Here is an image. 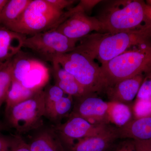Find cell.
Returning <instances> with one entry per match:
<instances>
[{
    "mask_svg": "<svg viewBox=\"0 0 151 151\" xmlns=\"http://www.w3.org/2000/svg\"><path fill=\"white\" fill-rule=\"evenodd\" d=\"M151 23L136 29L116 33H96L80 40L74 50L97 59L101 65L122 54L132 47L150 42Z\"/></svg>",
    "mask_w": 151,
    "mask_h": 151,
    "instance_id": "cell-1",
    "label": "cell"
},
{
    "mask_svg": "<svg viewBox=\"0 0 151 151\" xmlns=\"http://www.w3.org/2000/svg\"><path fill=\"white\" fill-rule=\"evenodd\" d=\"M108 87L139 74L151 73V43L127 50L101 65Z\"/></svg>",
    "mask_w": 151,
    "mask_h": 151,
    "instance_id": "cell-2",
    "label": "cell"
},
{
    "mask_svg": "<svg viewBox=\"0 0 151 151\" xmlns=\"http://www.w3.org/2000/svg\"><path fill=\"white\" fill-rule=\"evenodd\" d=\"M53 61L73 76L86 94L106 91L108 88L101 66L88 55L73 50L59 55Z\"/></svg>",
    "mask_w": 151,
    "mask_h": 151,
    "instance_id": "cell-3",
    "label": "cell"
},
{
    "mask_svg": "<svg viewBox=\"0 0 151 151\" xmlns=\"http://www.w3.org/2000/svg\"><path fill=\"white\" fill-rule=\"evenodd\" d=\"M75 10L60 11L52 6L47 0H32L12 30L32 36L55 29Z\"/></svg>",
    "mask_w": 151,
    "mask_h": 151,
    "instance_id": "cell-4",
    "label": "cell"
},
{
    "mask_svg": "<svg viewBox=\"0 0 151 151\" xmlns=\"http://www.w3.org/2000/svg\"><path fill=\"white\" fill-rule=\"evenodd\" d=\"M122 7L110 8L100 19L103 31L116 33L136 29L150 22L146 15L147 4L143 1L125 2Z\"/></svg>",
    "mask_w": 151,
    "mask_h": 151,
    "instance_id": "cell-5",
    "label": "cell"
},
{
    "mask_svg": "<svg viewBox=\"0 0 151 151\" xmlns=\"http://www.w3.org/2000/svg\"><path fill=\"white\" fill-rule=\"evenodd\" d=\"M6 114L9 127L19 134L39 128L45 116L43 89L15 105Z\"/></svg>",
    "mask_w": 151,
    "mask_h": 151,
    "instance_id": "cell-6",
    "label": "cell"
},
{
    "mask_svg": "<svg viewBox=\"0 0 151 151\" xmlns=\"http://www.w3.org/2000/svg\"><path fill=\"white\" fill-rule=\"evenodd\" d=\"M78 41L68 38L53 29L27 37L23 47L31 50L45 60L52 63L59 55L73 51Z\"/></svg>",
    "mask_w": 151,
    "mask_h": 151,
    "instance_id": "cell-7",
    "label": "cell"
},
{
    "mask_svg": "<svg viewBox=\"0 0 151 151\" xmlns=\"http://www.w3.org/2000/svg\"><path fill=\"white\" fill-rule=\"evenodd\" d=\"M109 126L94 125L81 117L70 116L65 123L56 124L52 129L63 145L69 148L77 141L100 134Z\"/></svg>",
    "mask_w": 151,
    "mask_h": 151,
    "instance_id": "cell-8",
    "label": "cell"
},
{
    "mask_svg": "<svg viewBox=\"0 0 151 151\" xmlns=\"http://www.w3.org/2000/svg\"><path fill=\"white\" fill-rule=\"evenodd\" d=\"M55 29L68 38L78 41L92 32L103 31L100 19L87 15L79 4L70 16Z\"/></svg>",
    "mask_w": 151,
    "mask_h": 151,
    "instance_id": "cell-9",
    "label": "cell"
},
{
    "mask_svg": "<svg viewBox=\"0 0 151 151\" xmlns=\"http://www.w3.org/2000/svg\"><path fill=\"white\" fill-rule=\"evenodd\" d=\"M75 99L69 116L81 117L94 125H110L108 102L94 96V94H85Z\"/></svg>",
    "mask_w": 151,
    "mask_h": 151,
    "instance_id": "cell-10",
    "label": "cell"
},
{
    "mask_svg": "<svg viewBox=\"0 0 151 151\" xmlns=\"http://www.w3.org/2000/svg\"><path fill=\"white\" fill-rule=\"evenodd\" d=\"M143 74L119 81L108 87L106 92L110 101L119 102L131 105L137 97L141 84L145 78Z\"/></svg>",
    "mask_w": 151,
    "mask_h": 151,
    "instance_id": "cell-11",
    "label": "cell"
},
{
    "mask_svg": "<svg viewBox=\"0 0 151 151\" xmlns=\"http://www.w3.org/2000/svg\"><path fill=\"white\" fill-rule=\"evenodd\" d=\"M115 127H109L103 132L76 142L68 148L70 151H108L117 138Z\"/></svg>",
    "mask_w": 151,
    "mask_h": 151,
    "instance_id": "cell-12",
    "label": "cell"
},
{
    "mask_svg": "<svg viewBox=\"0 0 151 151\" xmlns=\"http://www.w3.org/2000/svg\"><path fill=\"white\" fill-rule=\"evenodd\" d=\"M118 139L151 140V117L133 119L123 127L114 128Z\"/></svg>",
    "mask_w": 151,
    "mask_h": 151,
    "instance_id": "cell-13",
    "label": "cell"
},
{
    "mask_svg": "<svg viewBox=\"0 0 151 151\" xmlns=\"http://www.w3.org/2000/svg\"><path fill=\"white\" fill-rule=\"evenodd\" d=\"M27 37L24 35L0 25V65L21 51Z\"/></svg>",
    "mask_w": 151,
    "mask_h": 151,
    "instance_id": "cell-14",
    "label": "cell"
},
{
    "mask_svg": "<svg viewBox=\"0 0 151 151\" xmlns=\"http://www.w3.org/2000/svg\"><path fill=\"white\" fill-rule=\"evenodd\" d=\"M52 64L55 84L62 89L65 94L74 99L86 94L73 76L67 72L57 62L53 61Z\"/></svg>",
    "mask_w": 151,
    "mask_h": 151,
    "instance_id": "cell-15",
    "label": "cell"
},
{
    "mask_svg": "<svg viewBox=\"0 0 151 151\" xmlns=\"http://www.w3.org/2000/svg\"><path fill=\"white\" fill-rule=\"evenodd\" d=\"M27 144L31 151H65L62 142L52 128L40 131Z\"/></svg>",
    "mask_w": 151,
    "mask_h": 151,
    "instance_id": "cell-16",
    "label": "cell"
},
{
    "mask_svg": "<svg viewBox=\"0 0 151 151\" xmlns=\"http://www.w3.org/2000/svg\"><path fill=\"white\" fill-rule=\"evenodd\" d=\"M49 78L48 68L43 62L36 59L21 83L28 89L38 91L47 85Z\"/></svg>",
    "mask_w": 151,
    "mask_h": 151,
    "instance_id": "cell-17",
    "label": "cell"
},
{
    "mask_svg": "<svg viewBox=\"0 0 151 151\" xmlns=\"http://www.w3.org/2000/svg\"><path fill=\"white\" fill-rule=\"evenodd\" d=\"M32 0H8L0 14V25L11 30Z\"/></svg>",
    "mask_w": 151,
    "mask_h": 151,
    "instance_id": "cell-18",
    "label": "cell"
},
{
    "mask_svg": "<svg viewBox=\"0 0 151 151\" xmlns=\"http://www.w3.org/2000/svg\"><path fill=\"white\" fill-rule=\"evenodd\" d=\"M108 117L110 124L119 128L134 119L132 106L114 101L108 102Z\"/></svg>",
    "mask_w": 151,
    "mask_h": 151,
    "instance_id": "cell-19",
    "label": "cell"
},
{
    "mask_svg": "<svg viewBox=\"0 0 151 151\" xmlns=\"http://www.w3.org/2000/svg\"><path fill=\"white\" fill-rule=\"evenodd\" d=\"M38 91L28 89L21 82L13 79L6 97L5 112L15 105L29 99Z\"/></svg>",
    "mask_w": 151,
    "mask_h": 151,
    "instance_id": "cell-20",
    "label": "cell"
},
{
    "mask_svg": "<svg viewBox=\"0 0 151 151\" xmlns=\"http://www.w3.org/2000/svg\"><path fill=\"white\" fill-rule=\"evenodd\" d=\"M73 97L66 94L45 111V117L52 122H57L65 116H69L73 109Z\"/></svg>",
    "mask_w": 151,
    "mask_h": 151,
    "instance_id": "cell-21",
    "label": "cell"
},
{
    "mask_svg": "<svg viewBox=\"0 0 151 151\" xmlns=\"http://www.w3.org/2000/svg\"><path fill=\"white\" fill-rule=\"evenodd\" d=\"M13 78L12 58L0 65V108L5 102Z\"/></svg>",
    "mask_w": 151,
    "mask_h": 151,
    "instance_id": "cell-22",
    "label": "cell"
},
{
    "mask_svg": "<svg viewBox=\"0 0 151 151\" xmlns=\"http://www.w3.org/2000/svg\"><path fill=\"white\" fill-rule=\"evenodd\" d=\"M43 91L45 112L57 101L66 95L62 89L55 84L47 85Z\"/></svg>",
    "mask_w": 151,
    "mask_h": 151,
    "instance_id": "cell-23",
    "label": "cell"
},
{
    "mask_svg": "<svg viewBox=\"0 0 151 151\" xmlns=\"http://www.w3.org/2000/svg\"><path fill=\"white\" fill-rule=\"evenodd\" d=\"M134 119L151 117V100H135L132 105Z\"/></svg>",
    "mask_w": 151,
    "mask_h": 151,
    "instance_id": "cell-24",
    "label": "cell"
},
{
    "mask_svg": "<svg viewBox=\"0 0 151 151\" xmlns=\"http://www.w3.org/2000/svg\"><path fill=\"white\" fill-rule=\"evenodd\" d=\"M148 74L140 87L136 97L137 100H151V73Z\"/></svg>",
    "mask_w": 151,
    "mask_h": 151,
    "instance_id": "cell-25",
    "label": "cell"
},
{
    "mask_svg": "<svg viewBox=\"0 0 151 151\" xmlns=\"http://www.w3.org/2000/svg\"><path fill=\"white\" fill-rule=\"evenodd\" d=\"M10 151H31L27 143L19 135L14 136L13 144Z\"/></svg>",
    "mask_w": 151,
    "mask_h": 151,
    "instance_id": "cell-26",
    "label": "cell"
},
{
    "mask_svg": "<svg viewBox=\"0 0 151 151\" xmlns=\"http://www.w3.org/2000/svg\"><path fill=\"white\" fill-rule=\"evenodd\" d=\"M14 137V136L9 137L0 133V151H10Z\"/></svg>",
    "mask_w": 151,
    "mask_h": 151,
    "instance_id": "cell-27",
    "label": "cell"
},
{
    "mask_svg": "<svg viewBox=\"0 0 151 151\" xmlns=\"http://www.w3.org/2000/svg\"><path fill=\"white\" fill-rule=\"evenodd\" d=\"M47 1L52 6L60 11H64V9L72 5L75 1L73 0H47Z\"/></svg>",
    "mask_w": 151,
    "mask_h": 151,
    "instance_id": "cell-28",
    "label": "cell"
},
{
    "mask_svg": "<svg viewBox=\"0 0 151 151\" xmlns=\"http://www.w3.org/2000/svg\"><path fill=\"white\" fill-rule=\"evenodd\" d=\"M134 151H151V140L132 141Z\"/></svg>",
    "mask_w": 151,
    "mask_h": 151,
    "instance_id": "cell-29",
    "label": "cell"
},
{
    "mask_svg": "<svg viewBox=\"0 0 151 151\" xmlns=\"http://www.w3.org/2000/svg\"><path fill=\"white\" fill-rule=\"evenodd\" d=\"M100 1H81L79 4L85 12L92 9Z\"/></svg>",
    "mask_w": 151,
    "mask_h": 151,
    "instance_id": "cell-30",
    "label": "cell"
},
{
    "mask_svg": "<svg viewBox=\"0 0 151 151\" xmlns=\"http://www.w3.org/2000/svg\"><path fill=\"white\" fill-rule=\"evenodd\" d=\"M146 13L148 19L151 22V5H147Z\"/></svg>",
    "mask_w": 151,
    "mask_h": 151,
    "instance_id": "cell-31",
    "label": "cell"
},
{
    "mask_svg": "<svg viewBox=\"0 0 151 151\" xmlns=\"http://www.w3.org/2000/svg\"><path fill=\"white\" fill-rule=\"evenodd\" d=\"M122 151H134V146L132 142L129 146L125 147L124 148L122 149Z\"/></svg>",
    "mask_w": 151,
    "mask_h": 151,
    "instance_id": "cell-32",
    "label": "cell"
},
{
    "mask_svg": "<svg viewBox=\"0 0 151 151\" xmlns=\"http://www.w3.org/2000/svg\"><path fill=\"white\" fill-rule=\"evenodd\" d=\"M8 1V0H0V14H1L4 6L7 2Z\"/></svg>",
    "mask_w": 151,
    "mask_h": 151,
    "instance_id": "cell-33",
    "label": "cell"
},
{
    "mask_svg": "<svg viewBox=\"0 0 151 151\" xmlns=\"http://www.w3.org/2000/svg\"><path fill=\"white\" fill-rule=\"evenodd\" d=\"M4 129H5V127L0 122V132Z\"/></svg>",
    "mask_w": 151,
    "mask_h": 151,
    "instance_id": "cell-34",
    "label": "cell"
},
{
    "mask_svg": "<svg viewBox=\"0 0 151 151\" xmlns=\"http://www.w3.org/2000/svg\"><path fill=\"white\" fill-rule=\"evenodd\" d=\"M148 2L150 4V5H151V1H148Z\"/></svg>",
    "mask_w": 151,
    "mask_h": 151,
    "instance_id": "cell-35",
    "label": "cell"
}]
</instances>
